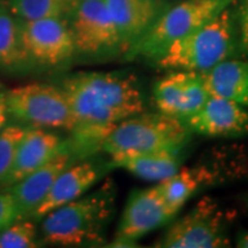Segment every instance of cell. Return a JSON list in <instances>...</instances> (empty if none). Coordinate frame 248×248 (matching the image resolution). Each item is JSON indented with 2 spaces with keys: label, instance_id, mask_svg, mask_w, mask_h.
<instances>
[{
  "label": "cell",
  "instance_id": "cell-22",
  "mask_svg": "<svg viewBox=\"0 0 248 248\" xmlns=\"http://www.w3.org/2000/svg\"><path fill=\"white\" fill-rule=\"evenodd\" d=\"M209 97L200 73L185 70V79L183 85V101L181 120L194 114L206 102Z\"/></svg>",
  "mask_w": 248,
  "mask_h": 248
},
{
  "label": "cell",
  "instance_id": "cell-11",
  "mask_svg": "<svg viewBox=\"0 0 248 248\" xmlns=\"http://www.w3.org/2000/svg\"><path fill=\"white\" fill-rule=\"evenodd\" d=\"M182 121L191 132L209 137L248 135V108L216 95H209L200 109Z\"/></svg>",
  "mask_w": 248,
  "mask_h": 248
},
{
  "label": "cell",
  "instance_id": "cell-25",
  "mask_svg": "<svg viewBox=\"0 0 248 248\" xmlns=\"http://www.w3.org/2000/svg\"><path fill=\"white\" fill-rule=\"evenodd\" d=\"M20 218L13 194L11 191L0 190V233Z\"/></svg>",
  "mask_w": 248,
  "mask_h": 248
},
{
  "label": "cell",
  "instance_id": "cell-23",
  "mask_svg": "<svg viewBox=\"0 0 248 248\" xmlns=\"http://www.w3.org/2000/svg\"><path fill=\"white\" fill-rule=\"evenodd\" d=\"M26 130L22 126L9 125L0 131V185L5 184L11 172L18 144Z\"/></svg>",
  "mask_w": 248,
  "mask_h": 248
},
{
  "label": "cell",
  "instance_id": "cell-14",
  "mask_svg": "<svg viewBox=\"0 0 248 248\" xmlns=\"http://www.w3.org/2000/svg\"><path fill=\"white\" fill-rule=\"evenodd\" d=\"M63 151V142L44 128L27 129L18 144L13 167L4 186H12Z\"/></svg>",
  "mask_w": 248,
  "mask_h": 248
},
{
  "label": "cell",
  "instance_id": "cell-19",
  "mask_svg": "<svg viewBox=\"0 0 248 248\" xmlns=\"http://www.w3.org/2000/svg\"><path fill=\"white\" fill-rule=\"evenodd\" d=\"M28 57L21 39V23L4 6H0V66L20 67Z\"/></svg>",
  "mask_w": 248,
  "mask_h": 248
},
{
  "label": "cell",
  "instance_id": "cell-7",
  "mask_svg": "<svg viewBox=\"0 0 248 248\" xmlns=\"http://www.w3.org/2000/svg\"><path fill=\"white\" fill-rule=\"evenodd\" d=\"M228 244L224 213L215 201L206 198L173 223L156 247L217 248Z\"/></svg>",
  "mask_w": 248,
  "mask_h": 248
},
{
  "label": "cell",
  "instance_id": "cell-13",
  "mask_svg": "<svg viewBox=\"0 0 248 248\" xmlns=\"http://www.w3.org/2000/svg\"><path fill=\"white\" fill-rule=\"evenodd\" d=\"M71 162H73L71 155L63 150L52 157L44 166L11 186L9 191L13 194L16 202L21 219L32 216L37 207L42 203L48 191L51 190L58 176L67 167H69Z\"/></svg>",
  "mask_w": 248,
  "mask_h": 248
},
{
  "label": "cell",
  "instance_id": "cell-26",
  "mask_svg": "<svg viewBox=\"0 0 248 248\" xmlns=\"http://www.w3.org/2000/svg\"><path fill=\"white\" fill-rule=\"evenodd\" d=\"M240 47L248 55V0H243L238 12Z\"/></svg>",
  "mask_w": 248,
  "mask_h": 248
},
{
  "label": "cell",
  "instance_id": "cell-18",
  "mask_svg": "<svg viewBox=\"0 0 248 248\" xmlns=\"http://www.w3.org/2000/svg\"><path fill=\"white\" fill-rule=\"evenodd\" d=\"M209 176L203 169L179 168L177 172L157 184L161 195L173 213L177 214Z\"/></svg>",
  "mask_w": 248,
  "mask_h": 248
},
{
  "label": "cell",
  "instance_id": "cell-12",
  "mask_svg": "<svg viewBox=\"0 0 248 248\" xmlns=\"http://www.w3.org/2000/svg\"><path fill=\"white\" fill-rule=\"evenodd\" d=\"M119 31L121 47L131 48L168 8L166 0H104Z\"/></svg>",
  "mask_w": 248,
  "mask_h": 248
},
{
  "label": "cell",
  "instance_id": "cell-10",
  "mask_svg": "<svg viewBox=\"0 0 248 248\" xmlns=\"http://www.w3.org/2000/svg\"><path fill=\"white\" fill-rule=\"evenodd\" d=\"M175 215L161 195L157 185L133 191L124 207L114 246L133 243L168 223Z\"/></svg>",
  "mask_w": 248,
  "mask_h": 248
},
{
  "label": "cell",
  "instance_id": "cell-5",
  "mask_svg": "<svg viewBox=\"0 0 248 248\" xmlns=\"http://www.w3.org/2000/svg\"><path fill=\"white\" fill-rule=\"evenodd\" d=\"M233 0H184L168 7L154 26L128 49L129 59L155 60L176 40L184 38L228 8Z\"/></svg>",
  "mask_w": 248,
  "mask_h": 248
},
{
  "label": "cell",
  "instance_id": "cell-1",
  "mask_svg": "<svg viewBox=\"0 0 248 248\" xmlns=\"http://www.w3.org/2000/svg\"><path fill=\"white\" fill-rule=\"evenodd\" d=\"M78 125L109 129L145 111L137 79L121 73H79L61 86Z\"/></svg>",
  "mask_w": 248,
  "mask_h": 248
},
{
  "label": "cell",
  "instance_id": "cell-8",
  "mask_svg": "<svg viewBox=\"0 0 248 248\" xmlns=\"http://www.w3.org/2000/svg\"><path fill=\"white\" fill-rule=\"evenodd\" d=\"M70 18L77 51L94 55L122 48L119 31L104 0H79Z\"/></svg>",
  "mask_w": 248,
  "mask_h": 248
},
{
  "label": "cell",
  "instance_id": "cell-24",
  "mask_svg": "<svg viewBox=\"0 0 248 248\" xmlns=\"http://www.w3.org/2000/svg\"><path fill=\"white\" fill-rule=\"evenodd\" d=\"M36 225L26 218L17 219L0 233V248L37 247Z\"/></svg>",
  "mask_w": 248,
  "mask_h": 248
},
{
  "label": "cell",
  "instance_id": "cell-16",
  "mask_svg": "<svg viewBox=\"0 0 248 248\" xmlns=\"http://www.w3.org/2000/svg\"><path fill=\"white\" fill-rule=\"evenodd\" d=\"M209 95L231 100L248 108V61L226 59L200 73Z\"/></svg>",
  "mask_w": 248,
  "mask_h": 248
},
{
  "label": "cell",
  "instance_id": "cell-6",
  "mask_svg": "<svg viewBox=\"0 0 248 248\" xmlns=\"http://www.w3.org/2000/svg\"><path fill=\"white\" fill-rule=\"evenodd\" d=\"M8 115L35 128L76 130L75 115L61 88L29 83L5 93Z\"/></svg>",
  "mask_w": 248,
  "mask_h": 248
},
{
  "label": "cell",
  "instance_id": "cell-4",
  "mask_svg": "<svg viewBox=\"0 0 248 248\" xmlns=\"http://www.w3.org/2000/svg\"><path fill=\"white\" fill-rule=\"evenodd\" d=\"M191 131L181 119L163 113L129 116L116 123L101 148L111 157L153 152H181Z\"/></svg>",
  "mask_w": 248,
  "mask_h": 248
},
{
  "label": "cell",
  "instance_id": "cell-28",
  "mask_svg": "<svg viewBox=\"0 0 248 248\" xmlns=\"http://www.w3.org/2000/svg\"><path fill=\"white\" fill-rule=\"evenodd\" d=\"M237 247L248 248V231H244L238 235L237 238Z\"/></svg>",
  "mask_w": 248,
  "mask_h": 248
},
{
  "label": "cell",
  "instance_id": "cell-27",
  "mask_svg": "<svg viewBox=\"0 0 248 248\" xmlns=\"http://www.w3.org/2000/svg\"><path fill=\"white\" fill-rule=\"evenodd\" d=\"M8 117L7 102H6L5 93L0 92V131L6 126Z\"/></svg>",
  "mask_w": 248,
  "mask_h": 248
},
{
  "label": "cell",
  "instance_id": "cell-9",
  "mask_svg": "<svg viewBox=\"0 0 248 248\" xmlns=\"http://www.w3.org/2000/svg\"><path fill=\"white\" fill-rule=\"evenodd\" d=\"M67 20L42 18L21 22V39L28 57L48 66H57L76 51Z\"/></svg>",
  "mask_w": 248,
  "mask_h": 248
},
{
  "label": "cell",
  "instance_id": "cell-2",
  "mask_svg": "<svg viewBox=\"0 0 248 248\" xmlns=\"http://www.w3.org/2000/svg\"><path fill=\"white\" fill-rule=\"evenodd\" d=\"M115 187L108 182L46 214L42 221L43 239L62 247L82 246L97 241L115 210Z\"/></svg>",
  "mask_w": 248,
  "mask_h": 248
},
{
  "label": "cell",
  "instance_id": "cell-17",
  "mask_svg": "<svg viewBox=\"0 0 248 248\" xmlns=\"http://www.w3.org/2000/svg\"><path fill=\"white\" fill-rule=\"evenodd\" d=\"M111 166L122 168L145 181L162 182L181 168L179 152H153L111 157Z\"/></svg>",
  "mask_w": 248,
  "mask_h": 248
},
{
  "label": "cell",
  "instance_id": "cell-21",
  "mask_svg": "<svg viewBox=\"0 0 248 248\" xmlns=\"http://www.w3.org/2000/svg\"><path fill=\"white\" fill-rule=\"evenodd\" d=\"M185 70H173L155 83L153 98L160 113L181 119Z\"/></svg>",
  "mask_w": 248,
  "mask_h": 248
},
{
  "label": "cell",
  "instance_id": "cell-3",
  "mask_svg": "<svg viewBox=\"0 0 248 248\" xmlns=\"http://www.w3.org/2000/svg\"><path fill=\"white\" fill-rule=\"evenodd\" d=\"M234 15L230 6L199 29L172 43L155 59L162 69L203 73L230 59L235 51Z\"/></svg>",
  "mask_w": 248,
  "mask_h": 248
},
{
  "label": "cell",
  "instance_id": "cell-20",
  "mask_svg": "<svg viewBox=\"0 0 248 248\" xmlns=\"http://www.w3.org/2000/svg\"><path fill=\"white\" fill-rule=\"evenodd\" d=\"M79 0H9V8L22 21L71 17Z\"/></svg>",
  "mask_w": 248,
  "mask_h": 248
},
{
  "label": "cell",
  "instance_id": "cell-15",
  "mask_svg": "<svg viewBox=\"0 0 248 248\" xmlns=\"http://www.w3.org/2000/svg\"><path fill=\"white\" fill-rule=\"evenodd\" d=\"M101 169L93 162L71 163L61 171L51 190L33 212V218L40 219L46 214L84 195L100 177Z\"/></svg>",
  "mask_w": 248,
  "mask_h": 248
}]
</instances>
